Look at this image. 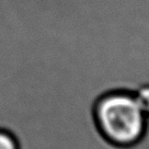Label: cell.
I'll list each match as a JSON object with an SVG mask.
<instances>
[{
  "mask_svg": "<svg viewBox=\"0 0 149 149\" xmlns=\"http://www.w3.org/2000/svg\"><path fill=\"white\" fill-rule=\"evenodd\" d=\"M33 123H42V122H33ZM44 123H54V122H44ZM57 123H61V122H57ZM24 124H25V123H24ZM20 125H21V124H20ZM14 127H15V126H14Z\"/></svg>",
  "mask_w": 149,
  "mask_h": 149,
  "instance_id": "4",
  "label": "cell"
},
{
  "mask_svg": "<svg viewBox=\"0 0 149 149\" xmlns=\"http://www.w3.org/2000/svg\"><path fill=\"white\" fill-rule=\"evenodd\" d=\"M0 149H18V141L12 133L0 128Z\"/></svg>",
  "mask_w": 149,
  "mask_h": 149,
  "instance_id": "3",
  "label": "cell"
},
{
  "mask_svg": "<svg viewBox=\"0 0 149 149\" xmlns=\"http://www.w3.org/2000/svg\"><path fill=\"white\" fill-rule=\"evenodd\" d=\"M95 118L103 135L117 145H130L139 139L146 115L135 97L127 92H112L99 100Z\"/></svg>",
  "mask_w": 149,
  "mask_h": 149,
  "instance_id": "1",
  "label": "cell"
},
{
  "mask_svg": "<svg viewBox=\"0 0 149 149\" xmlns=\"http://www.w3.org/2000/svg\"><path fill=\"white\" fill-rule=\"evenodd\" d=\"M146 116H149V86H144L133 94Z\"/></svg>",
  "mask_w": 149,
  "mask_h": 149,
  "instance_id": "2",
  "label": "cell"
}]
</instances>
